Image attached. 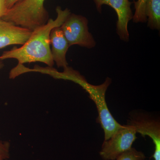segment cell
<instances>
[{
  "instance_id": "obj_1",
  "label": "cell",
  "mask_w": 160,
  "mask_h": 160,
  "mask_svg": "<svg viewBox=\"0 0 160 160\" xmlns=\"http://www.w3.org/2000/svg\"><path fill=\"white\" fill-rule=\"evenodd\" d=\"M57 16L55 20L49 19L42 26L32 30L31 36L21 47H14L11 50L4 52L0 59H15L18 64L41 62L49 67H52L54 62L52 56L49 36L52 29L61 27L71 13L68 8L62 9L58 6L56 9Z\"/></svg>"
},
{
  "instance_id": "obj_2",
  "label": "cell",
  "mask_w": 160,
  "mask_h": 160,
  "mask_svg": "<svg viewBox=\"0 0 160 160\" xmlns=\"http://www.w3.org/2000/svg\"><path fill=\"white\" fill-rule=\"evenodd\" d=\"M56 77L58 79L70 80L77 83L85 89L89 97L94 102L98 112L97 122L99 123L104 132V141L109 139L122 125L116 121L108 108L106 100V93L111 83V79L107 78L103 84L94 86L88 83L85 78L78 72L67 66L63 72H57Z\"/></svg>"
},
{
  "instance_id": "obj_3",
  "label": "cell",
  "mask_w": 160,
  "mask_h": 160,
  "mask_svg": "<svg viewBox=\"0 0 160 160\" xmlns=\"http://www.w3.org/2000/svg\"><path fill=\"white\" fill-rule=\"evenodd\" d=\"M45 0H22L8 9L2 19L33 30L45 25L49 20L44 6Z\"/></svg>"
},
{
  "instance_id": "obj_4",
  "label": "cell",
  "mask_w": 160,
  "mask_h": 160,
  "mask_svg": "<svg viewBox=\"0 0 160 160\" xmlns=\"http://www.w3.org/2000/svg\"><path fill=\"white\" fill-rule=\"evenodd\" d=\"M69 47L78 45L91 49L96 46V42L89 31L88 20L85 17L70 13L61 26Z\"/></svg>"
},
{
  "instance_id": "obj_5",
  "label": "cell",
  "mask_w": 160,
  "mask_h": 160,
  "mask_svg": "<svg viewBox=\"0 0 160 160\" xmlns=\"http://www.w3.org/2000/svg\"><path fill=\"white\" fill-rule=\"evenodd\" d=\"M136 132L132 126L122 125L109 139L104 141L99 152L103 160H115L123 152L131 149L137 138Z\"/></svg>"
},
{
  "instance_id": "obj_6",
  "label": "cell",
  "mask_w": 160,
  "mask_h": 160,
  "mask_svg": "<svg viewBox=\"0 0 160 160\" xmlns=\"http://www.w3.org/2000/svg\"><path fill=\"white\" fill-rule=\"evenodd\" d=\"M127 125L132 126L137 133L145 137H149L154 145V151L152 158L153 160H160V121L151 116L136 112L130 115Z\"/></svg>"
},
{
  "instance_id": "obj_7",
  "label": "cell",
  "mask_w": 160,
  "mask_h": 160,
  "mask_svg": "<svg viewBox=\"0 0 160 160\" xmlns=\"http://www.w3.org/2000/svg\"><path fill=\"white\" fill-rule=\"evenodd\" d=\"M98 11L102 12L103 5H107L115 11L118 16L117 22V32L120 39L128 42L129 35L128 30V24L132 19L133 13L131 9L132 2L129 0H92Z\"/></svg>"
},
{
  "instance_id": "obj_8",
  "label": "cell",
  "mask_w": 160,
  "mask_h": 160,
  "mask_svg": "<svg viewBox=\"0 0 160 160\" xmlns=\"http://www.w3.org/2000/svg\"><path fill=\"white\" fill-rule=\"evenodd\" d=\"M32 33V30L0 19V49L11 45H23Z\"/></svg>"
},
{
  "instance_id": "obj_9",
  "label": "cell",
  "mask_w": 160,
  "mask_h": 160,
  "mask_svg": "<svg viewBox=\"0 0 160 160\" xmlns=\"http://www.w3.org/2000/svg\"><path fill=\"white\" fill-rule=\"evenodd\" d=\"M49 39L53 62L56 63L58 68H66L68 66L66 58V53L69 46L61 27H56L52 29Z\"/></svg>"
},
{
  "instance_id": "obj_10",
  "label": "cell",
  "mask_w": 160,
  "mask_h": 160,
  "mask_svg": "<svg viewBox=\"0 0 160 160\" xmlns=\"http://www.w3.org/2000/svg\"><path fill=\"white\" fill-rule=\"evenodd\" d=\"M146 14L148 26L152 29H160V0H147Z\"/></svg>"
},
{
  "instance_id": "obj_11",
  "label": "cell",
  "mask_w": 160,
  "mask_h": 160,
  "mask_svg": "<svg viewBox=\"0 0 160 160\" xmlns=\"http://www.w3.org/2000/svg\"><path fill=\"white\" fill-rule=\"evenodd\" d=\"M147 0L134 1L135 11L132 20L135 23L146 22L147 17L146 14V5Z\"/></svg>"
},
{
  "instance_id": "obj_12",
  "label": "cell",
  "mask_w": 160,
  "mask_h": 160,
  "mask_svg": "<svg viewBox=\"0 0 160 160\" xmlns=\"http://www.w3.org/2000/svg\"><path fill=\"white\" fill-rule=\"evenodd\" d=\"M146 158L142 152L138 151L135 148L132 147L119 156L115 160H144Z\"/></svg>"
},
{
  "instance_id": "obj_13",
  "label": "cell",
  "mask_w": 160,
  "mask_h": 160,
  "mask_svg": "<svg viewBox=\"0 0 160 160\" xmlns=\"http://www.w3.org/2000/svg\"><path fill=\"white\" fill-rule=\"evenodd\" d=\"M10 143L0 138V160H9L10 158Z\"/></svg>"
},
{
  "instance_id": "obj_14",
  "label": "cell",
  "mask_w": 160,
  "mask_h": 160,
  "mask_svg": "<svg viewBox=\"0 0 160 160\" xmlns=\"http://www.w3.org/2000/svg\"><path fill=\"white\" fill-rule=\"evenodd\" d=\"M7 10L6 0H0V19L3 17Z\"/></svg>"
},
{
  "instance_id": "obj_15",
  "label": "cell",
  "mask_w": 160,
  "mask_h": 160,
  "mask_svg": "<svg viewBox=\"0 0 160 160\" xmlns=\"http://www.w3.org/2000/svg\"><path fill=\"white\" fill-rule=\"evenodd\" d=\"M22 0H6V7L7 9H10L14 5L17 4Z\"/></svg>"
},
{
  "instance_id": "obj_16",
  "label": "cell",
  "mask_w": 160,
  "mask_h": 160,
  "mask_svg": "<svg viewBox=\"0 0 160 160\" xmlns=\"http://www.w3.org/2000/svg\"><path fill=\"white\" fill-rule=\"evenodd\" d=\"M4 66V63L3 62L2 60L0 59V70L2 69Z\"/></svg>"
},
{
  "instance_id": "obj_17",
  "label": "cell",
  "mask_w": 160,
  "mask_h": 160,
  "mask_svg": "<svg viewBox=\"0 0 160 160\" xmlns=\"http://www.w3.org/2000/svg\"></svg>"
}]
</instances>
